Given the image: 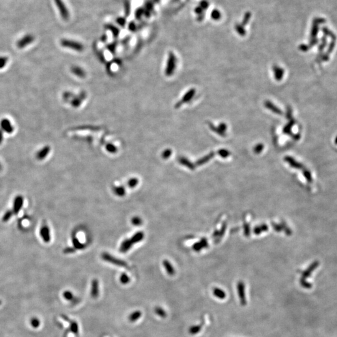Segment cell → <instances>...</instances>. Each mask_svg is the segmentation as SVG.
I'll use <instances>...</instances> for the list:
<instances>
[{"instance_id": "be15d7a7", "label": "cell", "mask_w": 337, "mask_h": 337, "mask_svg": "<svg viewBox=\"0 0 337 337\" xmlns=\"http://www.w3.org/2000/svg\"><path fill=\"white\" fill-rule=\"evenodd\" d=\"M1 170H2V164H1V163H0V171H1Z\"/></svg>"}, {"instance_id": "7c38bea8", "label": "cell", "mask_w": 337, "mask_h": 337, "mask_svg": "<svg viewBox=\"0 0 337 337\" xmlns=\"http://www.w3.org/2000/svg\"><path fill=\"white\" fill-rule=\"evenodd\" d=\"M0 129H2V131L6 132L8 134H11L13 132L14 128L12 126L11 122L7 119H3L1 122H0Z\"/></svg>"}, {"instance_id": "f6af8a7d", "label": "cell", "mask_w": 337, "mask_h": 337, "mask_svg": "<svg viewBox=\"0 0 337 337\" xmlns=\"http://www.w3.org/2000/svg\"><path fill=\"white\" fill-rule=\"evenodd\" d=\"M144 13V10L142 8H139L135 11V18L137 20H140Z\"/></svg>"}, {"instance_id": "ba28073f", "label": "cell", "mask_w": 337, "mask_h": 337, "mask_svg": "<svg viewBox=\"0 0 337 337\" xmlns=\"http://www.w3.org/2000/svg\"><path fill=\"white\" fill-rule=\"evenodd\" d=\"M24 199L23 196H17L13 201V214L15 215H17L20 210L21 209L23 206Z\"/></svg>"}, {"instance_id": "9a60e30c", "label": "cell", "mask_w": 337, "mask_h": 337, "mask_svg": "<svg viewBox=\"0 0 337 337\" xmlns=\"http://www.w3.org/2000/svg\"><path fill=\"white\" fill-rule=\"evenodd\" d=\"M208 247V242L206 238H203L201 239V240L199 242H197L196 244H194L192 246V249H193L195 251H200L203 248H206Z\"/></svg>"}, {"instance_id": "d590c367", "label": "cell", "mask_w": 337, "mask_h": 337, "mask_svg": "<svg viewBox=\"0 0 337 337\" xmlns=\"http://www.w3.org/2000/svg\"><path fill=\"white\" fill-rule=\"evenodd\" d=\"M13 214V211H10V210L7 211L5 213L4 215L3 216V218H2L3 222H8V221L11 218Z\"/></svg>"}, {"instance_id": "8992f818", "label": "cell", "mask_w": 337, "mask_h": 337, "mask_svg": "<svg viewBox=\"0 0 337 337\" xmlns=\"http://www.w3.org/2000/svg\"><path fill=\"white\" fill-rule=\"evenodd\" d=\"M196 93V89H190V90H188L182 97V99L180 101H179L175 106V108H180L184 103H186L187 102H188L189 101H190L192 98H193V96Z\"/></svg>"}, {"instance_id": "c3c4849f", "label": "cell", "mask_w": 337, "mask_h": 337, "mask_svg": "<svg viewBox=\"0 0 337 337\" xmlns=\"http://www.w3.org/2000/svg\"><path fill=\"white\" fill-rule=\"evenodd\" d=\"M244 234L246 236L248 237L249 235H250V232H251V229H250V227H249V225L248 224H244Z\"/></svg>"}, {"instance_id": "11a10c76", "label": "cell", "mask_w": 337, "mask_h": 337, "mask_svg": "<svg viewBox=\"0 0 337 337\" xmlns=\"http://www.w3.org/2000/svg\"><path fill=\"white\" fill-rule=\"evenodd\" d=\"M219 128L220 129V131L225 132V131L227 130V125L225 123L222 122L219 125Z\"/></svg>"}, {"instance_id": "f1b7e54d", "label": "cell", "mask_w": 337, "mask_h": 337, "mask_svg": "<svg viewBox=\"0 0 337 337\" xmlns=\"http://www.w3.org/2000/svg\"><path fill=\"white\" fill-rule=\"evenodd\" d=\"M295 124V120L294 119H291L290 121V122H288L283 129V133L285 134H290L292 135V131H291V129H292V127Z\"/></svg>"}, {"instance_id": "ffe728a7", "label": "cell", "mask_w": 337, "mask_h": 337, "mask_svg": "<svg viewBox=\"0 0 337 337\" xmlns=\"http://www.w3.org/2000/svg\"><path fill=\"white\" fill-rule=\"evenodd\" d=\"M284 160L288 162V164H289L292 167H293L294 168H296V169H300V168H302V166L301 164L297 162L294 159H293L292 157H290V156H286L285 158H284Z\"/></svg>"}, {"instance_id": "d6986e66", "label": "cell", "mask_w": 337, "mask_h": 337, "mask_svg": "<svg viewBox=\"0 0 337 337\" xmlns=\"http://www.w3.org/2000/svg\"><path fill=\"white\" fill-rule=\"evenodd\" d=\"M178 161H179V162L180 164H181L183 166H186L187 167H188V169H190L191 170H194L195 169L194 164L192 162H191L188 159H187V158H185L184 157H179Z\"/></svg>"}, {"instance_id": "6125c7cd", "label": "cell", "mask_w": 337, "mask_h": 337, "mask_svg": "<svg viewBox=\"0 0 337 337\" xmlns=\"http://www.w3.org/2000/svg\"><path fill=\"white\" fill-rule=\"evenodd\" d=\"M335 143L337 144V137H336V139H335Z\"/></svg>"}, {"instance_id": "9f6ffc18", "label": "cell", "mask_w": 337, "mask_h": 337, "mask_svg": "<svg viewBox=\"0 0 337 337\" xmlns=\"http://www.w3.org/2000/svg\"><path fill=\"white\" fill-rule=\"evenodd\" d=\"M237 31H238V33L240 34V35H244L246 34V31L242 28L241 27H237Z\"/></svg>"}, {"instance_id": "e0dca14e", "label": "cell", "mask_w": 337, "mask_h": 337, "mask_svg": "<svg viewBox=\"0 0 337 337\" xmlns=\"http://www.w3.org/2000/svg\"><path fill=\"white\" fill-rule=\"evenodd\" d=\"M132 244H133L130 239H126L122 242L119 251L122 253H126L131 248Z\"/></svg>"}, {"instance_id": "ee69618b", "label": "cell", "mask_w": 337, "mask_h": 337, "mask_svg": "<svg viewBox=\"0 0 337 337\" xmlns=\"http://www.w3.org/2000/svg\"><path fill=\"white\" fill-rule=\"evenodd\" d=\"M172 154V151L169 149H167L165 151H163L162 154V157L163 159H168Z\"/></svg>"}, {"instance_id": "db71d44e", "label": "cell", "mask_w": 337, "mask_h": 337, "mask_svg": "<svg viewBox=\"0 0 337 337\" xmlns=\"http://www.w3.org/2000/svg\"><path fill=\"white\" fill-rule=\"evenodd\" d=\"M226 227H227V225H226L225 223H224L222 227V228H221V230L219 231V235L218 237H222L224 234V232H225V231L226 230Z\"/></svg>"}, {"instance_id": "680465c9", "label": "cell", "mask_w": 337, "mask_h": 337, "mask_svg": "<svg viewBox=\"0 0 337 337\" xmlns=\"http://www.w3.org/2000/svg\"><path fill=\"white\" fill-rule=\"evenodd\" d=\"M300 49L302 51H306L308 50V47L306 45H301V46H300Z\"/></svg>"}, {"instance_id": "f35d334b", "label": "cell", "mask_w": 337, "mask_h": 337, "mask_svg": "<svg viewBox=\"0 0 337 337\" xmlns=\"http://www.w3.org/2000/svg\"><path fill=\"white\" fill-rule=\"evenodd\" d=\"M106 150H107L109 153H113V154L116 153L117 152V151H118L116 147L114 146L113 145V144H107L106 147Z\"/></svg>"}, {"instance_id": "681fc988", "label": "cell", "mask_w": 337, "mask_h": 337, "mask_svg": "<svg viewBox=\"0 0 337 337\" xmlns=\"http://www.w3.org/2000/svg\"><path fill=\"white\" fill-rule=\"evenodd\" d=\"M317 32H318L317 26L315 25V26H313V28H312V34H311L312 38L313 39H315V36L317 34Z\"/></svg>"}, {"instance_id": "4dcf8cb0", "label": "cell", "mask_w": 337, "mask_h": 337, "mask_svg": "<svg viewBox=\"0 0 337 337\" xmlns=\"http://www.w3.org/2000/svg\"><path fill=\"white\" fill-rule=\"evenodd\" d=\"M202 329V326L201 325H193L192 326L189 328L188 329V333L190 334V335H196L197 333H199L201 330Z\"/></svg>"}, {"instance_id": "ac0fdd59", "label": "cell", "mask_w": 337, "mask_h": 337, "mask_svg": "<svg viewBox=\"0 0 337 337\" xmlns=\"http://www.w3.org/2000/svg\"><path fill=\"white\" fill-rule=\"evenodd\" d=\"M273 71L274 73L275 78L277 81H280L282 80L283 74H284V71L282 68L278 66H273Z\"/></svg>"}, {"instance_id": "7bdbcfd3", "label": "cell", "mask_w": 337, "mask_h": 337, "mask_svg": "<svg viewBox=\"0 0 337 337\" xmlns=\"http://www.w3.org/2000/svg\"><path fill=\"white\" fill-rule=\"evenodd\" d=\"M31 324L33 326V328H38V326L40 325V321L38 318H33L31 320Z\"/></svg>"}, {"instance_id": "7402d4cb", "label": "cell", "mask_w": 337, "mask_h": 337, "mask_svg": "<svg viewBox=\"0 0 337 337\" xmlns=\"http://www.w3.org/2000/svg\"><path fill=\"white\" fill-rule=\"evenodd\" d=\"M214 153H210L209 154H208L207 155H206V156L203 157L202 158L199 159L197 162H196V165L197 166H202L206 163H207L209 161H210L212 157H214Z\"/></svg>"}, {"instance_id": "8d00e7d4", "label": "cell", "mask_w": 337, "mask_h": 337, "mask_svg": "<svg viewBox=\"0 0 337 337\" xmlns=\"http://www.w3.org/2000/svg\"><path fill=\"white\" fill-rule=\"evenodd\" d=\"M217 153L220 156H221L223 158H227L228 156H229L230 155V153L228 150L224 149L219 150Z\"/></svg>"}, {"instance_id": "6f0895ef", "label": "cell", "mask_w": 337, "mask_h": 337, "mask_svg": "<svg viewBox=\"0 0 337 337\" xmlns=\"http://www.w3.org/2000/svg\"><path fill=\"white\" fill-rule=\"evenodd\" d=\"M129 29L132 31H134L136 29V26H135V24L133 23V22H131L129 24Z\"/></svg>"}, {"instance_id": "cb8c5ba5", "label": "cell", "mask_w": 337, "mask_h": 337, "mask_svg": "<svg viewBox=\"0 0 337 337\" xmlns=\"http://www.w3.org/2000/svg\"><path fill=\"white\" fill-rule=\"evenodd\" d=\"M163 265H164V268H166L167 273L169 275H174L175 270L173 268V266L172 265V264L168 260H164L163 261Z\"/></svg>"}, {"instance_id": "d4e9b609", "label": "cell", "mask_w": 337, "mask_h": 337, "mask_svg": "<svg viewBox=\"0 0 337 337\" xmlns=\"http://www.w3.org/2000/svg\"><path fill=\"white\" fill-rule=\"evenodd\" d=\"M144 234L142 232H137V233H135L131 238V242H132V244H136L140 241H141V240L144 238Z\"/></svg>"}, {"instance_id": "484cf974", "label": "cell", "mask_w": 337, "mask_h": 337, "mask_svg": "<svg viewBox=\"0 0 337 337\" xmlns=\"http://www.w3.org/2000/svg\"><path fill=\"white\" fill-rule=\"evenodd\" d=\"M71 71L73 74L80 78H84L85 76V72L82 69L78 66H73L71 68Z\"/></svg>"}, {"instance_id": "ab89813d", "label": "cell", "mask_w": 337, "mask_h": 337, "mask_svg": "<svg viewBox=\"0 0 337 337\" xmlns=\"http://www.w3.org/2000/svg\"><path fill=\"white\" fill-rule=\"evenodd\" d=\"M131 222H132V224L134 225H135V226H139V225H141L142 222V219L139 217H134L132 219Z\"/></svg>"}, {"instance_id": "2e32d148", "label": "cell", "mask_w": 337, "mask_h": 337, "mask_svg": "<svg viewBox=\"0 0 337 337\" xmlns=\"http://www.w3.org/2000/svg\"><path fill=\"white\" fill-rule=\"evenodd\" d=\"M265 107L270 109V111H272L273 113H275L277 114H278V115H282L283 114L282 111L281 109H280L279 108H278L275 105H274L272 102L269 101H266L264 103Z\"/></svg>"}, {"instance_id": "91938a15", "label": "cell", "mask_w": 337, "mask_h": 337, "mask_svg": "<svg viewBox=\"0 0 337 337\" xmlns=\"http://www.w3.org/2000/svg\"><path fill=\"white\" fill-rule=\"evenodd\" d=\"M292 116V111L290 110V109H288V111H287V113H286V118L288 119H290Z\"/></svg>"}, {"instance_id": "bcb514c9", "label": "cell", "mask_w": 337, "mask_h": 337, "mask_svg": "<svg viewBox=\"0 0 337 337\" xmlns=\"http://www.w3.org/2000/svg\"><path fill=\"white\" fill-rule=\"evenodd\" d=\"M116 21L117 23L121 26H124L125 24H126V20L124 18H122V17H119L117 20H116Z\"/></svg>"}, {"instance_id": "4fadbf2b", "label": "cell", "mask_w": 337, "mask_h": 337, "mask_svg": "<svg viewBox=\"0 0 337 337\" xmlns=\"http://www.w3.org/2000/svg\"><path fill=\"white\" fill-rule=\"evenodd\" d=\"M63 296L64 299H66V300L71 302L73 305H76V304H79L80 302V301H81L79 298L76 297V296H74V294L71 291H69V290L64 291L63 292Z\"/></svg>"}, {"instance_id": "8fae6325", "label": "cell", "mask_w": 337, "mask_h": 337, "mask_svg": "<svg viewBox=\"0 0 337 337\" xmlns=\"http://www.w3.org/2000/svg\"><path fill=\"white\" fill-rule=\"evenodd\" d=\"M100 294L99 289V282L97 279H94L91 283V296L92 299H96Z\"/></svg>"}, {"instance_id": "3957f363", "label": "cell", "mask_w": 337, "mask_h": 337, "mask_svg": "<svg viewBox=\"0 0 337 337\" xmlns=\"http://www.w3.org/2000/svg\"><path fill=\"white\" fill-rule=\"evenodd\" d=\"M102 259L108 262L109 263H111L112 264L116 265L117 266L124 267H127V264L125 261L122 260L121 259H118L108 253H103L102 254Z\"/></svg>"}, {"instance_id": "94428289", "label": "cell", "mask_w": 337, "mask_h": 337, "mask_svg": "<svg viewBox=\"0 0 337 337\" xmlns=\"http://www.w3.org/2000/svg\"><path fill=\"white\" fill-rule=\"evenodd\" d=\"M3 140V131L2 129H0V144H2V141Z\"/></svg>"}, {"instance_id": "4316f807", "label": "cell", "mask_w": 337, "mask_h": 337, "mask_svg": "<svg viewBox=\"0 0 337 337\" xmlns=\"http://www.w3.org/2000/svg\"><path fill=\"white\" fill-rule=\"evenodd\" d=\"M114 194L118 196L122 197L126 194V189L123 186H117L113 187Z\"/></svg>"}, {"instance_id": "f5cc1de1", "label": "cell", "mask_w": 337, "mask_h": 337, "mask_svg": "<svg viewBox=\"0 0 337 337\" xmlns=\"http://www.w3.org/2000/svg\"><path fill=\"white\" fill-rule=\"evenodd\" d=\"M76 249L74 247H67L64 250V253L65 254H72L75 252Z\"/></svg>"}, {"instance_id": "277c9868", "label": "cell", "mask_w": 337, "mask_h": 337, "mask_svg": "<svg viewBox=\"0 0 337 337\" xmlns=\"http://www.w3.org/2000/svg\"><path fill=\"white\" fill-rule=\"evenodd\" d=\"M237 293H238V298L240 302V304L243 306H245L247 304L245 284L242 281H239L237 283Z\"/></svg>"}, {"instance_id": "9c48e42d", "label": "cell", "mask_w": 337, "mask_h": 337, "mask_svg": "<svg viewBox=\"0 0 337 337\" xmlns=\"http://www.w3.org/2000/svg\"><path fill=\"white\" fill-rule=\"evenodd\" d=\"M61 317L64 321L69 323V331L71 332H72L73 333H74V335H78V333H79V326H78V324L77 323V322L75 321L71 320L67 316L64 315H61Z\"/></svg>"}, {"instance_id": "e7e4bbea", "label": "cell", "mask_w": 337, "mask_h": 337, "mask_svg": "<svg viewBox=\"0 0 337 337\" xmlns=\"http://www.w3.org/2000/svg\"><path fill=\"white\" fill-rule=\"evenodd\" d=\"M1 304H2V301H0V305H1Z\"/></svg>"}, {"instance_id": "83f0119b", "label": "cell", "mask_w": 337, "mask_h": 337, "mask_svg": "<svg viewBox=\"0 0 337 337\" xmlns=\"http://www.w3.org/2000/svg\"><path fill=\"white\" fill-rule=\"evenodd\" d=\"M154 312L157 316H159V317L162 318H165L167 317V315L166 311L164 308H162V307H159V306H157V307H155Z\"/></svg>"}, {"instance_id": "816d5d0a", "label": "cell", "mask_w": 337, "mask_h": 337, "mask_svg": "<svg viewBox=\"0 0 337 337\" xmlns=\"http://www.w3.org/2000/svg\"><path fill=\"white\" fill-rule=\"evenodd\" d=\"M272 225L273 226V228L274 230H275L277 232H280L283 229V227L282 225H280L278 224H275V223H272Z\"/></svg>"}, {"instance_id": "e575fe53", "label": "cell", "mask_w": 337, "mask_h": 337, "mask_svg": "<svg viewBox=\"0 0 337 337\" xmlns=\"http://www.w3.org/2000/svg\"><path fill=\"white\" fill-rule=\"evenodd\" d=\"M119 280L121 282V283L123 285H126L127 283H129L131 279L129 278V277L125 273H123L121 274V275L120 276V278H119Z\"/></svg>"}, {"instance_id": "f907efd6", "label": "cell", "mask_w": 337, "mask_h": 337, "mask_svg": "<svg viewBox=\"0 0 337 337\" xmlns=\"http://www.w3.org/2000/svg\"><path fill=\"white\" fill-rule=\"evenodd\" d=\"M80 104H81V100L79 98L74 99L71 102V104L74 107H78L80 105Z\"/></svg>"}, {"instance_id": "74e56055", "label": "cell", "mask_w": 337, "mask_h": 337, "mask_svg": "<svg viewBox=\"0 0 337 337\" xmlns=\"http://www.w3.org/2000/svg\"><path fill=\"white\" fill-rule=\"evenodd\" d=\"M138 183L139 180L137 178H132L128 181L127 185L129 188H134L138 184Z\"/></svg>"}, {"instance_id": "6da1fadb", "label": "cell", "mask_w": 337, "mask_h": 337, "mask_svg": "<svg viewBox=\"0 0 337 337\" xmlns=\"http://www.w3.org/2000/svg\"><path fill=\"white\" fill-rule=\"evenodd\" d=\"M176 63H177V59L175 56L172 52H170L169 54L166 69L165 71L166 76H170L173 74L174 71L176 67Z\"/></svg>"}, {"instance_id": "30bf717a", "label": "cell", "mask_w": 337, "mask_h": 337, "mask_svg": "<svg viewBox=\"0 0 337 337\" xmlns=\"http://www.w3.org/2000/svg\"><path fill=\"white\" fill-rule=\"evenodd\" d=\"M40 235L44 242L46 243H48L50 242L51 240V234H50V230L49 227L47 225H44L40 229Z\"/></svg>"}, {"instance_id": "f546056e", "label": "cell", "mask_w": 337, "mask_h": 337, "mask_svg": "<svg viewBox=\"0 0 337 337\" xmlns=\"http://www.w3.org/2000/svg\"><path fill=\"white\" fill-rule=\"evenodd\" d=\"M72 240H73V246H74V248L75 249L80 250V249H84L85 246L79 241V240L76 238V237L73 236Z\"/></svg>"}, {"instance_id": "52a82bcc", "label": "cell", "mask_w": 337, "mask_h": 337, "mask_svg": "<svg viewBox=\"0 0 337 337\" xmlns=\"http://www.w3.org/2000/svg\"><path fill=\"white\" fill-rule=\"evenodd\" d=\"M34 40V37L32 34H26L17 42V46L20 49H23L24 47L30 44Z\"/></svg>"}, {"instance_id": "5b68a950", "label": "cell", "mask_w": 337, "mask_h": 337, "mask_svg": "<svg viewBox=\"0 0 337 337\" xmlns=\"http://www.w3.org/2000/svg\"><path fill=\"white\" fill-rule=\"evenodd\" d=\"M55 3L60 11V13L64 20H68L69 18V11L63 0H54Z\"/></svg>"}, {"instance_id": "60d3db41", "label": "cell", "mask_w": 337, "mask_h": 337, "mask_svg": "<svg viewBox=\"0 0 337 337\" xmlns=\"http://www.w3.org/2000/svg\"><path fill=\"white\" fill-rule=\"evenodd\" d=\"M264 149V145L262 144H258L257 146H255L254 148V152L258 154H260L262 150Z\"/></svg>"}, {"instance_id": "836d02e7", "label": "cell", "mask_w": 337, "mask_h": 337, "mask_svg": "<svg viewBox=\"0 0 337 337\" xmlns=\"http://www.w3.org/2000/svg\"><path fill=\"white\" fill-rule=\"evenodd\" d=\"M106 28H108V29H109L112 32V33H113V36L114 37H116V36H118L119 33V30L118 28L115 27L114 25L111 24H107L106 25Z\"/></svg>"}, {"instance_id": "d6a6232c", "label": "cell", "mask_w": 337, "mask_h": 337, "mask_svg": "<svg viewBox=\"0 0 337 337\" xmlns=\"http://www.w3.org/2000/svg\"><path fill=\"white\" fill-rule=\"evenodd\" d=\"M268 227L266 224H262L260 226L256 227L254 230V232L255 234L259 235L262 232H265L268 230Z\"/></svg>"}, {"instance_id": "1f68e13d", "label": "cell", "mask_w": 337, "mask_h": 337, "mask_svg": "<svg viewBox=\"0 0 337 337\" xmlns=\"http://www.w3.org/2000/svg\"><path fill=\"white\" fill-rule=\"evenodd\" d=\"M209 124V126L210 127V129L214 132H215L216 134H219V135L220 136H222V137H225V133L222 132V131H220V129L219 128V127H216L213 124H212L211 122H209L208 123Z\"/></svg>"}, {"instance_id": "44dd1931", "label": "cell", "mask_w": 337, "mask_h": 337, "mask_svg": "<svg viewBox=\"0 0 337 337\" xmlns=\"http://www.w3.org/2000/svg\"><path fill=\"white\" fill-rule=\"evenodd\" d=\"M141 316H142V312L140 310H136L131 313L128 316V320L131 323H134L137 320H138L141 317Z\"/></svg>"}, {"instance_id": "7dc6e473", "label": "cell", "mask_w": 337, "mask_h": 337, "mask_svg": "<svg viewBox=\"0 0 337 337\" xmlns=\"http://www.w3.org/2000/svg\"><path fill=\"white\" fill-rule=\"evenodd\" d=\"M125 5V13L126 14V16H129L130 11H131V5L129 2H126L124 4Z\"/></svg>"}, {"instance_id": "603a6c76", "label": "cell", "mask_w": 337, "mask_h": 337, "mask_svg": "<svg viewBox=\"0 0 337 337\" xmlns=\"http://www.w3.org/2000/svg\"><path fill=\"white\" fill-rule=\"evenodd\" d=\"M213 294L215 297H216L217 299L223 300L225 299L226 297V294L225 292L222 290L220 288H215L213 289Z\"/></svg>"}, {"instance_id": "7a4b0ae2", "label": "cell", "mask_w": 337, "mask_h": 337, "mask_svg": "<svg viewBox=\"0 0 337 337\" xmlns=\"http://www.w3.org/2000/svg\"><path fill=\"white\" fill-rule=\"evenodd\" d=\"M61 44L63 47L69 48V49L77 51H81L84 49V46L81 43L69 39H62L61 41Z\"/></svg>"}, {"instance_id": "b9f144b4", "label": "cell", "mask_w": 337, "mask_h": 337, "mask_svg": "<svg viewBox=\"0 0 337 337\" xmlns=\"http://www.w3.org/2000/svg\"><path fill=\"white\" fill-rule=\"evenodd\" d=\"M8 58L5 56L0 57V69H3L7 64L8 62Z\"/></svg>"}, {"instance_id": "5bb4252c", "label": "cell", "mask_w": 337, "mask_h": 337, "mask_svg": "<svg viewBox=\"0 0 337 337\" xmlns=\"http://www.w3.org/2000/svg\"><path fill=\"white\" fill-rule=\"evenodd\" d=\"M51 151V148L50 146H45L42 149H41L40 151H39L36 154V158L37 159L41 161L44 159L46 156L50 153V151Z\"/></svg>"}]
</instances>
